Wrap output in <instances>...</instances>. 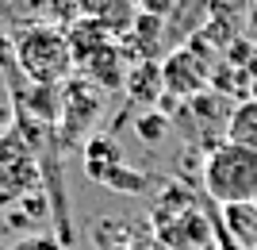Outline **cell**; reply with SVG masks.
Listing matches in <instances>:
<instances>
[{
    "label": "cell",
    "instance_id": "9c48e42d",
    "mask_svg": "<svg viewBox=\"0 0 257 250\" xmlns=\"http://www.w3.org/2000/svg\"><path fill=\"white\" fill-rule=\"evenodd\" d=\"M119 162H123V150H119L115 135H96V139L85 142V174L92 181H100V174L119 165Z\"/></svg>",
    "mask_w": 257,
    "mask_h": 250
},
{
    "label": "cell",
    "instance_id": "3957f363",
    "mask_svg": "<svg viewBox=\"0 0 257 250\" xmlns=\"http://www.w3.org/2000/svg\"><path fill=\"white\" fill-rule=\"evenodd\" d=\"M161 85L173 100H192L200 93H207L211 85V65L204 58H196L188 46H177L165 62H161Z\"/></svg>",
    "mask_w": 257,
    "mask_h": 250
},
{
    "label": "cell",
    "instance_id": "e0dca14e",
    "mask_svg": "<svg viewBox=\"0 0 257 250\" xmlns=\"http://www.w3.org/2000/svg\"><path fill=\"white\" fill-rule=\"evenodd\" d=\"M0 250H4V246H0Z\"/></svg>",
    "mask_w": 257,
    "mask_h": 250
},
{
    "label": "cell",
    "instance_id": "30bf717a",
    "mask_svg": "<svg viewBox=\"0 0 257 250\" xmlns=\"http://www.w3.org/2000/svg\"><path fill=\"white\" fill-rule=\"evenodd\" d=\"M100 185L111 189V193H123V196H139V193H146L150 177L142 174V170H131L127 162H119V165H111V170L100 174Z\"/></svg>",
    "mask_w": 257,
    "mask_h": 250
},
{
    "label": "cell",
    "instance_id": "4fadbf2b",
    "mask_svg": "<svg viewBox=\"0 0 257 250\" xmlns=\"http://www.w3.org/2000/svg\"><path fill=\"white\" fill-rule=\"evenodd\" d=\"M226 65H234V69H249L257 62V50H253V39H234V43L223 50Z\"/></svg>",
    "mask_w": 257,
    "mask_h": 250
},
{
    "label": "cell",
    "instance_id": "8fae6325",
    "mask_svg": "<svg viewBox=\"0 0 257 250\" xmlns=\"http://www.w3.org/2000/svg\"><path fill=\"white\" fill-rule=\"evenodd\" d=\"M135 131H139V139L146 146H161L173 131V120H169V112H161V108H146V112H139Z\"/></svg>",
    "mask_w": 257,
    "mask_h": 250
},
{
    "label": "cell",
    "instance_id": "5bb4252c",
    "mask_svg": "<svg viewBox=\"0 0 257 250\" xmlns=\"http://www.w3.org/2000/svg\"><path fill=\"white\" fill-rule=\"evenodd\" d=\"M12 250H69L58 235H46V231H35V235H23Z\"/></svg>",
    "mask_w": 257,
    "mask_h": 250
},
{
    "label": "cell",
    "instance_id": "277c9868",
    "mask_svg": "<svg viewBox=\"0 0 257 250\" xmlns=\"http://www.w3.org/2000/svg\"><path fill=\"white\" fill-rule=\"evenodd\" d=\"M62 139L73 146L77 135H85V127H92L100 116V93L92 89V81H81V77H73L69 85L62 89Z\"/></svg>",
    "mask_w": 257,
    "mask_h": 250
},
{
    "label": "cell",
    "instance_id": "8992f818",
    "mask_svg": "<svg viewBox=\"0 0 257 250\" xmlns=\"http://www.w3.org/2000/svg\"><path fill=\"white\" fill-rule=\"evenodd\" d=\"M81 69H85V81H92V85H100V89H123V85H127V65H123V54H119L111 43L100 46V50L88 58Z\"/></svg>",
    "mask_w": 257,
    "mask_h": 250
},
{
    "label": "cell",
    "instance_id": "9a60e30c",
    "mask_svg": "<svg viewBox=\"0 0 257 250\" xmlns=\"http://www.w3.org/2000/svg\"><path fill=\"white\" fill-rule=\"evenodd\" d=\"M246 27H249V39L257 43V0H253V8H249V16H246Z\"/></svg>",
    "mask_w": 257,
    "mask_h": 250
},
{
    "label": "cell",
    "instance_id": "7a4b0ae2",
    "mask_svg": "<svg viewBox=\"0 0 257 250\" xmlns=\"http://www.w3.org/2000/svg\"><path fill=\"white\" fill-rule=\"evenodd\" d=\"M16 58H20V69L35 85H58L73 69L69 39L58 27H27L16 43Z\"/></svg>",
    "mask_w": 257,
    "mask_h": 250
},
{
    "label": "cell",
    "instance_id": "6da1fadb",
    "mask_svg": "<svg viewBox=\"0 0 257 250\" xmlns=\"http://www.w3.org/2000/svg\"><path fill=\"white\" fill-rule=\"evenodd\" d=\"M204 189L215 204H246L257 196V150L219 142L207 154L204 165Z\"/></svg>",
    "mask_w": 257,
    "mask_h": 250
},
{
    "label": "cell",
    "instance_id": "5b68a950",
    "mask_svg": "<svg viewBox=\"0 0 257 250\" xmlns=\"http://www.w3.org/2000/svg\"><path fill=\"white\" fill-rule=\"evenodd\" d=\"M127 97H131V108L135 104H146V108H154L161 97H165V85H161V62H150V58H142L139 65H131L127 69Z\"/></svg>",
    "mask_w": 257,
    "mask_h": 250
},
{
    "label": "cell",
    "instance_id": "52a82bcc",
    "mask_svg": "<svg viewBox=\"0 0 257 250\" xmlns=\"http://www.w3.org/2000/svg\"><path fill=\"white\" fill-rule=\"evenodd\" d=\"M223 231L230 235L238 250H257V204H226L223 208Z\"/></svg>",
    "mask_w": 257,
    "mask_h": 250
},
{
    "label": "cell",
    "instance_id": "2e32d148",
    "mask_svg": "<svg viewBox=\"0 0 257 250\" xmlns=\"http://www.w3.org/2000/svg\"><path fill=\"white\" fill-rule=\"evenodd\" d=\"M249 97H253V100H257V81H253V85H249Z\"/></svg>",
    "mask_w": 257,
    "mask_h": 250
},
{
    "label": "cell",
    "instance_id": "ba28073f",
    "mask_svg": "<svg viewBox=\"0 0 257 250\" xmlns=\"http://www.w3.org/2000/svg\"><path fill=\"white\" fill-rule=\"evenodd\" d=\"M223 142H234V146H246V150H257V100L246 97L238 100L230 116H226V131Z\"/></svg>",
    "mask_w": 257,
    "mask_h": 250
},
{
    "label": "cell",
    "instance_id": "7c38bea8",
    "mask_svg": "<svg viewBox=\"0 0 257 250\" xmlns=\"http://www.w3.org/2000/svg\"><path fill=\"white\" fill-rule=\"evenodd\" d=\"M31 112L46 123L58 120L62 116V93H58V85H35L31 89Z\"/></svg>",
    "mask_w": 257,
    "mask_h": 250
}]
</instances>
